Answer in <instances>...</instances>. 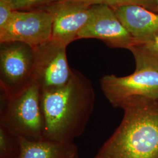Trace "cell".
<instances>
[{
  "label": "cell",
  "mask_w": 158,
  "mask_h": 158,
  "mask_svg": "<svg viewBox=\"0 0 158 158\" xmlns=\"http://www.w3.org/2000/svg\"><path fill=\"white\" fill-rule=\"evenodd\" d=\"M0 123L18 137L31 141L44 138V120L40 87L32 83L19 95L1 94Z\"/></svg>",
  "instance_id": "3957f363"
},
{
  "label": "cell",
  "mask_w": 158,
  "mask_h": 158,
  "mask_svg": "<svg viewBox=\"0 0 158 158\" xmlns=\"http://www.w3.org/2000/svg\"><path fill=\"white\" fill-rule=\"evenodd\" d=\"M136 64H145L158 68V34L134 43L129 49Z\"/></svg>",
  "instance_id": "7c38bea8"
},
{
  "label": "cell",
  "mask_w": 158,
  "mask_h": 158,
  "mask_svg": "<svg viewBox=\"0 0 158 158\" xmlns=\"http://www.w3.org/2000/svg\"><path fill=\"white\" fill-rule=\"evenodd\" d=\"M14 10L4 0H0V29L4 28L10 22Z\"/></svg>",
  "instance_id": "2e32d148"
},
{
  "label": "cell",
  "mask_w": 158,
  "mask_h": 158,
  "mask_svg": "<svg viewBox=\"0 0 158 158\" xmlns=\"http://www.w3.org/2000/svg\"><path fill=\"white\" fill-rule=\"evenodd\" d=\"M100 86L114 107L121 108L126 102L136 97L158 99V68L136 64L135 71L128 76H104L100 80Z\"/></svg>",
  "instance_id": "5b68a950"
},
{
  "label": "cell",
  "mask_w": 158,
  "mask_h": 158,
  "mask_svg": "<svg viewBox=\"0 0 158 158\" xmlns=\"http://www.w3.org/2000/svg\"><path fill=\"white\" fill-rule=\"evenodd\" d=\"M18 158H76L77 148L73 142H59L45 138L31 141L19 137Z\"/></svg>",
  "instance_id": "8fae6325"
},
{
  "label": "cell",
  "mask_w": 158,
  "mask_h": 158,
  "mask_svg": "<svg viewBox=\"0 0 158 158\" xmlns=\"http://www.w3.org/2000/svg\"><path fill=\"white\" fill-rule=\"evenodd\" d=\"M67 46L51 38L35 47L32 83L40 91L51 90L65 85L71 78L66 55Z\"/></svg>",
  "instance_id": "8992f818"
},
{
  "label": "cell",
  "mask_w": 158,
  "mask_h": 158,
  "mask_svg": "<svg viewBox=\"0 0 158 158\" xmlns=\"http://www.w3.org/2000/svg\"><path fill=\"white\" fill-rule=\"evenodd\" d=\"M86 3L93 4H104L111 8L128 5H138L151 10H155L156 0H79Z\"/></svg>",
  "instance_id": "9a60e30c"
},
{
  "label": "cell",
  "mask_w": 158,
  "mask_h": 158,
  "mask_svg": "<svg viewBox=\"0 0 158 158\" xmlns=\"http://www.w3.org/2000/svg\"><path fill=\"white\" fill-rule=\"evenodd\" d=\"M14 11L42 10L63 0H4Z\"/></svg>",
  "instance_id": "5bb4252c"
},
{
  "label": "cell",
  "mask_w": 158,
  "mask_h": 158,
  "mask_svg": "<svg viewBox=\"0 0 158 158\" xmlns=\"http://www.w3.org/2000/svg\"><path fill=\"white\" fill-rule=\"evenodd\" d=\"M134 44L158 34V14L138 5L113 8Z\"/></svg>",
  "instance_id": "30bf717a"
},
{
  "label": "cell",
  "mask_w": 158,
  "mask_h": 158,
  "mask_svg": "<svg viewBox=\"0 0 158 158\" xmlns=\"http://www.w3.org/2000/svg\"><path fill=\"white\" fill-rule=\"evenodd\" d=\"M0 44L1 94L11 98L32 84L35 48L21 42Z\"/></svg>",
  "instance_id": "277c9868"
},
{
  "label": "cell",
  "mask_w": 158,
  "mask_h": 158,
  "mask_svg": "<svg viewBox=\"0 0 158 158\" xmlns=\"http://www.w3.org/2000/svg\"><path fill=\"white\" fill-rule=\"evenodd\" d=\"M155 11L158 12V0H156V5H155Z\"/></svg>",
  "instance_id": "e0dca14e"
},
{
  "label": "cell",
  "mask_w": 158,
  "mask_h": 158,
  "mask_svg": "<svg viewBox=\"0 0 158 158\" xmlns=\"http://www.w3.org/2000/svg\"><path fill=\"white\" fill-rule=\"evenodd\" d=\"M44 138L73 142L81 135L93 111L95 93L90 81L73 70L68 83L60 88L40 91Z\"/></svg>",
  "instance_id": "6da1fadb"
},
{
  "label": "cell",
  "mask_w": 158,
  "mask_h": 158,
  "mask_svg": "<svg viewBox=\"0 0 158 158\" xmlns=\"http://www.w3.org/2000/svg\"><path fill=\"white\" fill-rule=\"evenodd\" d=\"M88 38L102 40L110 47L128 50L134 44L114 9L104 4L91 6L89 18L78 34V40Z\"/></svg>",
  "instance_id": "ba28073f"
},
{
  "label": "cell",
  "mask_w": 158,
  "mask_h": 158,
  "mask_svg": "<svg viewBox=\"0 0 158 158\" xmlns=\"http://www.w3.org/2000/svg\"><path fill=\"white\" fill-rule=\"evenodd\" d=\"M52 32V17L45 10L14 11L0 29V43L21 42L35 48L51 40Z\"/></svg>",
  "instance_id": "52a82bcc"
},
{
  "label": "cell",
  "mask_w": 158,
  "mask_h": 158,
  "mask_svg": "<svg viewBox=\"0 0 158 158\" xmlns=\"http://www.w3.org/2000/svg\"><path fill=\"white\" fill-rule=\"evenodd\" d=\"M79 158V157H77V158Z\"/></svg>",
  "instance_id": "ac0fdd59"
},
{
  "label": "cell",
  "mask_w": 158,
  "mask_h": 158,
  "mask_svg": "<svg viewBox=\"0 0 158 158\" xmlns=\"http://www.w3.org/2000/svg\"><path fill=\"white\" fill-rule=\"evenodd\" d=\"M121 108V124L94 158H158V99L136 97Z\"/></svg>",
  "instance_id": "7a4b0ae2"
},
{
  "label": "cell",
  "mask_w": 158,
  "mask_h": 158,
  "mask_svg": "<svg viewBox=\"0 0 158 158\" xmlns=\"http://www.w3.org/2000/svg\"><path fill=\"white\" fill-rule=\"evenodd\" d=\"M19 137L0 123V158H18Z\"/></svg>",
  "instance_id": "4fadbf2b"
},
{
  "label": "cell",
  "mask_w": 158,
  "mask_h": 158,
  "mask_svg": "<svg viewBox=\"0 0 158 158\" xmlns=\"http://www.w3.org/2000/svg\"><path fill=\"white\" fill-rule=\"evenodd\" d=\"M90 4L79 0H63L44 8L52 17V39L68 46L87 22Z\"/></svg>",
  "instance_id": "9c48e42d"
}]
</instances>
